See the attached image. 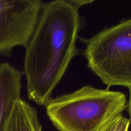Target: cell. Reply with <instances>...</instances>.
<instances>
[{
	"mask_svg": "<svg viewBox=\"0 0 131 131\" xmlns=\"http://www.w3.org/2000/svg\"><path fill=\"white\" fill-rule=\"evenodd\" d=\"M124 93L84 86L72 93L51 99L46 113L59 131H105L126 110Z\"/></svg>",
	"mask_w": 131,
	"mask_h": 131,
	"instance_id": "cell-2",
	"label": "cell"
},
{
	"mask_svg": "<svg viewBox=\"0 0 131 131\" xmlns=\"http://www.w3.org/2000/svg\"><path fill=\"white\" fill-rule=\"evenodd\" d=\"M93 1L43 3L33 35L26 46L24 71L28 99L45 106L65 75L76 47L81 20L79 8Z\"/></svg>",
	"mask_w": 131,
	"mask_h": 131,
	"instance_id": "cell-1",
	"label": "cell"
},
{
	"mask_svg": "<svg viewBox=\"0 0 131 131\" xmlns=\"http://www.w3.org/2000/svg\"><path fill=\"white\" fill-rule=\"evenodd\" d=\"M129 92V100L127 101V104L126 110L127 111L128 114L129 116V120H130L131 123V87L128 88Z\"/></svg>",
	"mask_w": 131,
	"mask_h": 131,
	"instance_id": "cell-8",
	"label": "cell"
},
{
	"mask_svg": "<svg viewBox=\"0 0 131 131\" xmlns=\"http://www.w3.org/2000/svg\"><path fill=\"white\" fill-rule=\"evenodd\" d=\"M43 3L41 0H0V54L11 56L14 47H26Z\"/></svg>",
	"mask_w": 131,
	"mask_h": 131,
	"instance_id": "cell-4",
	"label": "cell"
},
{
	"mask_svg": "<svg viewBox=\"0 0 131 131\" xmlns=\"http://www.w3.org/2000/svg\"><path fill=\"white\" fill-rule=\"evenodd\" d=\"M5 131H42L37 111L23 99L17 102Z\"/></svg>",
	"mask_w": 131,
	"mask_h": 131,
	"instance_id": "cell-6",
	"label": "cell"
},
{
	"mask_svg": "<svg viewBox=\"0 0 131 131\" xmlns=\"http://www.w3.org/2000/svg\"><path fill=\"white\" fill-rule=\"evenodd\" d=\"M80 40L86 46L83 54L88 67L107 89L131 87V17Z\"/></svg>",
	"mask_w": 131,
	"mask_h": 131,
	"instance_id": "cell-3",
	"label": "cell"
},
{
	"mask_svg": "<svg viewBox=\"0 0 131 131\" xmlns=\"http://www.w3.org/2000/svg\"><path fill=\"white\" fill-rule=\"evenodd\" d=\"M23 72L8 63H0V131H5L17 102L20 99Z\"/></svg>",
	"mask_w": 131,
	"mask_h": 131,
	"instance_id": "cell-5",
	"label": "cell"
},
{
	"mask_svg": "<svg viewBox=\"0 0 131 131\" xmlns=\"http://www.w3.org/2000/svg\"><path fill=\"white\" fill-rule=\"evenodd\" d=\"M130 124L129 118L122 114L111 122L105 131H129Z\"/></svg>",
	"mask_w": 131,
	"mask_h": 131,
	"instance_id": "cell-7",
	"label": "cell"
}]
</instances>
